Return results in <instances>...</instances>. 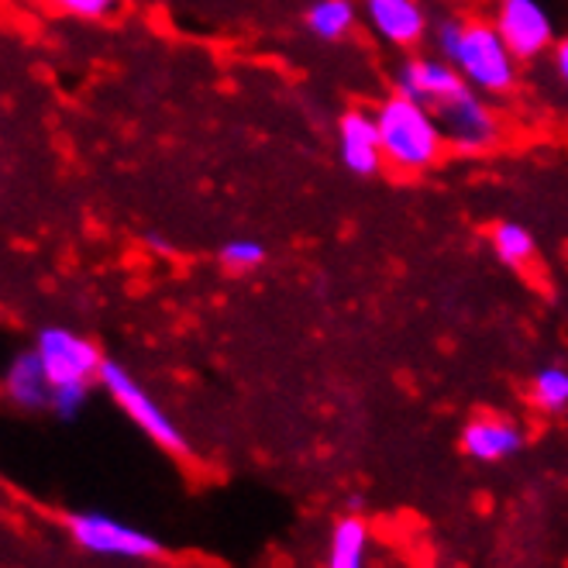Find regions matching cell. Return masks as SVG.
Instances as JSON below:
<instances>
[{"label": "cell", "mask_w": 568, "mask_h": 568, "mask_svg": "<svg viewBox=\"0 0 568 568\" xmlns=\"http://www.w3.org/2000/svg\"><path fill=\"white\" fill-rule=\"evenodd\" d=\"M551 62H555V77H558V83L568 90V36L558 39V42L551 45Z\"/></svg>", "instance_id": "obj_20"}, {"label": "cell", "mask_w": 568, "mask_h": 568, "mask_svg": "<svg viewBox=\"0 0 568 568\" xmlns=\"http://www.w3.org/2000/svg\"><path fill=\"white\" fill-rule=\"evenodd\" d=\"M530 404L545 414L568 410V369L565 365H541L530 379Z\"/></svg>", "instance_id": "obj_15"}, {"label": "cell", "mask_w": 568, "mask_h": 568, "mask_svg": "<svg viewBox=\"0 0 568 568\" xmlns=\"http://www.w3.org/2000/svg\"><path fill=\"white\" fill-rule=\"evenodd\" d=\"M4 393L14 407L21 410H49V399H52V379L42 355L31 348L21 352L4 373Z\"/></svg>", "instance_id": "obj_12"}, {"label": "cell", "mask_w": 568, "mask_h": 568, "mask_svg": "<svg viewBox=\"0 0 568 568\" xmlns=\"http://www.w3.org/2000/svg\"><path fill=\"white\" fill-rule=\"evenodd\" d=\"M462 87H465L462 73L442 55H410L396 70V93L417 100L427 111L442 108Z\"/></svg>", "instance_id": "obj_8"}, {"label": "cell", "mask_w": 568, "mask_h": 568, "mask_svg": "<svg viewBox=\"0 0 568 568\" xmlns=\"http://www.w3.org/2000/svg\"><path fill=\"white\" fill-rule=\"evenodd\" d=\"M489 245L504 265H527L534 258V248H538L530 231L517 221H499L489 235Z\"/></svg>", "instance_id": "obj_16"}, {"label": "cell", "mask_w": 568, "mask_h": 568, "mask_svg": "<svg viewBox=\"0 0 568 568\" xmlns=\"http://www.w3.org/2000/svg\"><path fill=\"white\" fill-rule=\"evenodd\" d=\"M493 24L517 59H538L555 45V18L545 0H499Z\"/></svg>", "instance_id": "obj_7"}, {"label": "cell", "mask_w": 568, "mask_h": 568, "mask_svg": "<svg viewBox=\"0 0 568 568\" xmlns=\"http://www.w3.org/2000/svg\"><path fill=\"white\" fill-rule=\"evenodd\" d=\"M65 530L77 541V548L97 558H121V561H145L162 551L159 538L142 527H131L111 514L100 510H77L65 517Z\"/></svg>", "instance_id": "obj_4"}, {"label": "cell", "mask_w": 568, "mask_h": 568, "mask_svg": "<svg viewBox=\"0 0 568 568\" xmlns=\"http://www.w3.org/2000/svg\"><path fill=\"white\" fill-rule=\"evenodd\" d=\"M221 265L231 273H252L265 262V245L255 242V239H231L221 245Z\"/></svg>", "instance_id": "obj_17"}, {"label": "cell", "mask_w": 568, "mask_h": 568, "mask_svg": "<svg viewBox=\"0 0 568 568\" xmlns=\"http://www.w3.org/2000/svg\"><path fill=\"white\" fill-rule=\"evenodd\" d=\"M430 114L438 118V124L445 131V142L465 155L486 152L499 135V121H496L493 108L486 104V97L469 83H465L455 97H448L442 108H434Z\"/></svg>", "instance_id": "obj_5"}, {"label": "cell", "mask_w": 568, "mask_h": 568, "mask_svg": "<svg viewBox=\"0 0 568 568\" xmlns=\"http://www.w3.org/2000/svg\"><path fill=\"white\" fill-rule=\"evenodd\" d=\"M434 49L442 59H448L462 80L476 87L479 93H507L517 83V55L496 31V24L486 21H462V18H442L430 31Z\"/></svg>", "instance_id": "obj_1"}, {"label": "cell", "mask_w": 568, "mask_h": 568, "mask_svg": "<svg viewBox=\"0 0 568 568\" xmlns=\"http://www.w3.org/2000/svg\"><path fill=\"white\" fill-rule=\"evenodd\" d=\"M376 124L383 135V155L396 170H407V173L427 170V165L438 162L445 149V131L438 118L410 97H399V93L386 97L376 111Z\"/></svg>", "instance_id": "obj_2"}, {"label": "cell", "mask_w": 568, "mask_h": 568, "mask_svg": "<svg viewBox=\"0 0 568 568\" xmlns=\"http://www.w3.org/2000/svg\"><path fill=\"white\" fill-rule=\"evenodd\" d=\"M87 399H90V383H59V386H52L49 410L62 420H73L83 414Z\"/></svg>", "instance_id": "obj_18"}, {"label": "cell", "mask_w": 568, "mask_h": 568, "mask_svg": "<svg viewBox=\"0 0 568 568\" xmlns=\"http://www.w3.org/2000/svg\"><path fill=\"white\" fill-rule=\"evenodd\" d=\"M358 11L365 24L396 49H410L427 36V14L417 0H358Z\"/></svg>", "instance_id": "obj_10"}, {"label": "cell", "mask_w": 568, "mask_h": 568, "mask_svg": "<svg viewBox=\"0 0 568 568\" xmlns=\"http://www.w3.org/2000/svg\"><path fill=\"white\" fill-rule=\"evenodd\" d=\"M97 383L111 393V399L124 410V417H128L131 424H135V427L145 434V438H152L159 448L173 452V455H186V438H183V430L176 427V420L162 410L159 399H155L135 376H131V373L124 369V365L104 358Z\"/></svg>", "instance_id": "obj_3"}, {"label": "cell", "mask_w": 568, "mask_h": 568, "mask_svg": "<svg viewBox=\"0 0 568 568\" xmlns=\"http://www.w3.org/2000/svg\"><path fill=\"white\" fill-rule=\"evenodd\" d=\"M365 555H369V524L355 514L342 517L331 530L327 568H365Z\"/></svg>", "instance_id": "obj_13"}, {"label": "cell", "mask_w": 568, "mask_h": 568, "mask_svg": "<svg viewBox=\"0 0 568 568\" xmlns=\"http://www.w3.org/2000/svg\"><path fill=\"white\" fill-rule=\"evenodd\" d=\"M36 352L45 362L52 386H59V383H93L100 376V365H104V355L97 352V345L70 327H42Z\"/></svg>", "instance_id": "obj_6"}, {"label": "cell", "mask_w": 568, "mask_h": 568, "mask_svg": "<svg viewBox=\"0 0 568 568\" xmlns=\"http://www.w3.org/2000/svg\"><path fill=\"white\" fill-rule=\"evenodd\" d=\"M338 159L348 173L355 176H376L383 170V135H379V124L376 114L369 111H348L338 121Z\"/></svg>", "instance_id": "obj_9"}, {"label": "cell", "mask_w": 568, "mask_h": 568, "mask_svg": "<svg viewBox=\"0 0 568 568\" xmlns=\"http://www.w3.org/2000/svg\"><path fill=\"white\" fill-rule=\"evenodd\" d=\"M55 4L77 18H104L121 4V0H55Z\"/></svg>", "instance_id": "obj_19"}, {"label": "cell", "mask_w": 568, "mask_h": 568, "mask_svg": "<svg viewBox=\"0 0 568 568\" xmlns=\"http://www.w3.org/2000/svg\"><path fill=\"white\" fill-rule=\"evenodd\" d=\"M358 4L355 0H314L307 8V31L321 42H342L358 21Z\"/></svg>", "instance_id": "obj_14"}, {"label": "cell", "mask_w": 568, "mask_h": 568, "mask_svg": "<svg viewBox=\"0 0 568 568\" xmlns=\"http://www.w3.org/2000/svg\"><path fill=\"white\" fill-rule=\"evenodd\" d=\"M520 448H524V430L510 417L483 414L462 430V452L476 462H504Z\"/></svg>", "instance_id": "obj_11"}]
</instances>
